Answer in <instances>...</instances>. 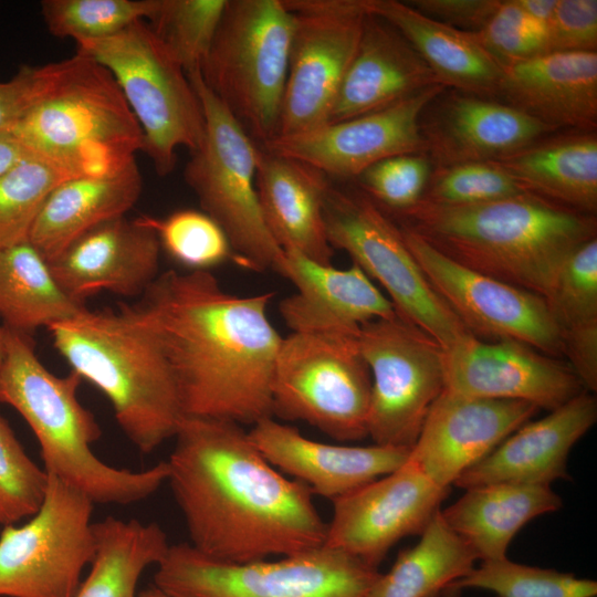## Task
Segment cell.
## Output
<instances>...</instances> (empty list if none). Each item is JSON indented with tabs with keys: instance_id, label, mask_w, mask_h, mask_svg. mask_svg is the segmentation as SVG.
<instances>
[{
	"instance_id": "6da1fadb",
	"label": "cell",
	"mask_w": 597,
	"mask_h": 597,
	"mask_svg": "<svg viewBox=\"0 0 597 597\" xmlns=\"http://www.w3.org/2000/svg\"><path fill=\"white\" fill-rule=\"evenodd\" d=\"M174 438L166 482L196 551L241 564L324 545L311 490L268 462L241 425L185 417Z\"/></svg>"
},
{
	"instance_id": "7a4b0ae2",
	"label": "cell",
	"mask_w": 597,
	"mask_h": 597,
	"mask_svg": "<svg viewBox=\"0 0 597 597\" xmlns=\"http://www.w3.org/2000/svg\"><path fill=\"white\" fill-rule=\"evenodd\" d=\"M272 297L231 294L209 271L169 270L128 304L164 354L185 417L241 426L272 417L282 341L268 316Z\"/></svg>"
},
{
	"instance_id": "3957f363",
	"label": "cell",
	"mask_w": 597,
	"mask_h": 597,
	"mask_svg": "<svg viewBox=\"0 0 597 597\" xmlns=\"http://www.w3.org/2000/svg\"><path fill=\"white\" fill-rule=\"evenodd\" d=\"M394 214L454 262L542 297L568 254L597 237L596 216L531 192L473 206L420 199Z\"/></svg>"
},
{
	"instance_id": "277c9868",
	"label": "cell",
	"mask_w": 597,
	"mask_h": 597,
	"mask_svg": "<svg viewBox=\"0 0 597 597\" xmlns=\"http://www.w3.org/2000/svg\"><path fill=\"white\" fill-rule=\"evenodd\" d=\"M0 402L13 408L32 430L43 470L94 504L129 505L154 494L166 481V461L134 471L102 461L92 444L102 436L94 415L78 400L82 378L57 376L35 353L31 334L4 327Z\"/></svg>"
},
{
	"instance_id": "5b68a950",
	"label": "cell",
	"mask_w": 597,
	"mask_h": 597,
	"mask_svg": "<svg viewBox=\"0 0 597 597\" xmlns=\"http://www.w3.org/2000/svg\"><path fill=\"white\" fill-rule=\"evenodd\" d=\"M48 331L71 370L107 398L138 451L150 453L175 437L185 418L175 378L128 304L119 303L117 311L86 307Z\"/></svg>"
},
{
	"instance_id": "8992f818",
	"label": "cell",
	"mask_w": 597,
	"mask_h": 597,
	"mask_svg": "<svg viewBox=\"0 0 597 597\" xmlns=\"http://www.w3.org/2000/svg\"><path fill=\"white\" fill-rule=\"evenodd\" d=\"M8 133L33 156L75 176L115 172L143 149V133L116 80L88 54L59 62L56 76Z\"/></svg>"
},
{
	"instance_id": "52a82bcc",
	"label": "cell",
	"mask_w": 597,
	"mask_h": 597,
	"mask_svg": "<svg viewBox=\"0 0 597 597\" xmlns=\"http://www.w3.org/2000/svg\"><path fill=\"white\" fill-rule=\"evenodd\" d=\"M292 32L293 14L283 0H227L199 71L261 144L277 133Z\"/></svg>"
},
{
	"instance_id": "ba28073f",
	"label": "cell",
	"mask_w": 597,
	"mask_h": 597,
	"mask_svg": "<svg viewBox=\"0 0 597 597\" xmlns=\"http://www.w3.org/2000/svg\"><path fill=\"white\" fill-rule=\"evenodd\" d=\"M77 49L106 67L116 80L143 133V151L165 177L177 163V149L197 150L205 136L200 100L181 65L146 21Z\"/></svg>"
},
{
	"instance_id": "9c48e42d",
	"label": "cell",
	"mask_w": 597,
	"mask_h": 597,
	"mask_svg": "<svg viewBox=\"0 0 597 597\" xmlns=\"http://www.w3.org/2000/svg\"><path fill=\"white\" fill-rule=\"evenodd\" d=\"M380 573L326 545L276 561L224 563L188 542L169 545L153 586L168 597H369Z\"/></svg>"
},
{
	"instance_id": "30bf717a",
	"label": "cell",
	"mask_w": 597,
	"mask_h": 597,
	"mask_svg": "<svg viewBox=\"0 0 597 597\" xmlns=\"http://www.w3.org/2000/svg\"><path fill=\"white\" fill-rule=\"evenodd\" d=\"M187 75L200 100L206 130L185 167V180L197 196L201 211L227 234L235 263L254 271H275L283 250L270 233L259 203V147L207 86L200 72Z\"/></svg>"
},
{
	"instance_id": "8fae6325",
	"label": "cell",
	"mask_w": 597,
	"mask_h": 597,
	"mask_svg": "<svg viewBox=\"0 0 597 597\" xmlns=\"http://www.w3.org/2000/svg\"><path fill=\"white\" fill-rule=\"evenodd\" d=\"M324 221L331 247L380 284L401 320L442 349L471 335L426 280L399 226L364 190L331 185Z\"/></svg>"
},
{
	"instance_id": "7c38bea8",
	"label": "cell",
	"mask_w": 597,
	"mask_h": 597,
	"mask_svg": "<svg viewBox=\"0 0 597 597\" xmlns=\"http://www.w3.org/2000/svg\"><path fill=\"white\" fill-rule=\"evenodd\" d=\"M358 336L282 337L272 378V417L304 421L338 441L368 437L371 377Z\"/></svg>"
},
{
	"instance_id": "4fadbf2b",
	"label": "cell",
	"mask_w": 597,
	"mask_h": 597,
	"mask_svg": "<svg viewBox=\"0 0 597 597\" xmlns=\"http://www.w3.org/2000/svg\"><path fill=\"white\" fill-rule=\"evenodd\" d=\"M93 509L86 495L48 474L38 512L0 532V597H75L96 555Z\"/></svg>"
},
{
	"instance_id": "5bb4252c",
	"label": "cell",
	"mask_w": 597,
	"mask_h": 597,
	"mask_svg": "<svg viewBox=\"0 0 597 597\" xmlns=\"http://www.w3.org/2000/svg\"><path fill=\"white\" fill-rule=\"evenodd\" d=\"M358 345L371 377L368 437L411 450L444 390L442 348L398 315L362 325Z\"/></svg>"
},
{
	"instance_id": "9a60e30c",
	"label": "cell",
	"mask_w": 597,
	"mask_h": 597,
	"mask_svg": "<svg viewBox=\"0 0 597 597\" xmlns=\"http://www.w3.org/2000/svg\"><path fill=\"white\" fill-rule=\"evenodd\" d=\"M283 2L293 14V32L275 136L307 132L329 122L368 14L363 0Z\"/></svg>"
},
{
	"instance_id": "2e32d148",
	"label": "cell",
	"mask_w": 597,
	"mask_h": 597,
	"mask_svg": "<svg viewBox=\"0 0 597 597\" xmlns=\"http://www.w3.org/2000/svg\"><path fill=\"white\" fill-rule=\"evenodd\" d=\"M398 226L426 280L471 335L490 342L513 339L555 358L564 356L542 296L465 268Z\"/></svg>"
},
{
	"instance_id": "e0dca14e",
	"label": "cell",
	"mask_w": 597,
	"mask_h": 597,
	"mask_svg": "<svg viewBox=\"0 0 597 597\" xmlns=\"http://www.w3.org/2000/svg\"><path fill=\"white\" fill-rule=\"evenodd\" d=\"M449 492L407 459L397 470L333 501L324 545L378 568L396 543L422 534Z\"/></svg>"
},
{
	"instance_id": "ac0fdd59",
	"label": "cell",
	"mask_w": 597,
	"mask_h": 597,
	"mask_svg": "<svg viewBox=\"0 0 597 597\" xmlns=\"http://www.w3.org/2000/svg\"><path fill=\"white\" fill-rule=\"evenodd\" d=\"M444 90L443 85H433L371 113L294 135L275 136L261 148L307 164L326 176L357 179L383 159L425 153L420 118Z\"/></svg>"
},
{
	"instance_id": "d6986e66",
	"label": "cell",
	"mask_w": 597,
	"mask_h": 597,
	"mask_svg": "<svg viewBox=\"0 0 597 597\" xmlns=\"http://www.w3.org/2000/svg\"><path fill=\"white\" fill-rule=\"evenodd\" d=\"M444 389L465 397L521 400L552 411L584 389L569 365L513 339L469 335L442 349Z\"/></svg>"
},
{
	"instance_id": "ffe728a7",
	"label": "cell",
	"mask_w": 597,
	"mask_h": 597,
	"mask_svg": "<svg viewBox=\"0 0 597 597\" xmlns=\"http://www.w3.org/2000/svg\"><path fill=\"white\" fill-rule=\"evenodd\" d=\"M538 411L521 400L465 397L443 390L425 419L408 461L450 488Z\"/></svg>"
},
{
	"instance_id": "44dd1931",
	"label": "cell",
	"mask_w": 597,
	"mask_h": 597,
	"mask_svg": "<svg viewBox=\"0 0 597 597\" xmlns=\"http://www.w3.org/2000/svg\"><path fill=\"white\" fill-rule=\"evenodd\" d=\"M556 130L503 101L450 88L420 118L425 154L433 167L498 160Z\"/></svg>"
},
{
	"instance_id": "7402d4cb",
	"label": "cell",
	"mask_w": 597,
	"mask_h": 597,
	"mask_svg": "<svg viewBox=\"0 0 597 597\" xmlns=\"http://www.w3.org/2000/svg\"><path fill=\"white\" fill-rule=\"evenodd\" d=\"M160 243L148 216L104 222L49 262L60 287L73 300L107 291L142 296L159 275Z\"/></svg>"
},
{
	"instance_id": "603a6c76",
	"label": "cell",
	"mask_w": 597,
	"mask_h": 597,
	"mask_svg": "<svg viewBox=\"0 0 597 597\" xmlns=\"http://www.w3.org/2000/svg\"><path fill=\"white\" fill-rule=\"evenodd\" d=\"M275 272L296 287L279 305L292 333L358 336L362 325L397 315L390 300L355 263L337 269L283 250Z\"/></svg>"
},
{
	"instance_id": "cb8c5ba5",
	"label": "cell",
	"mask_w": 597,
	"mask_h": 597,
	"mask_svg": "<svg viewBox=\"0 0 597 597\" xmlns=\"http://www.w3.org/2000/svg\"><path fill=\"white\" fill-rule=\"evenodd\" d=\"M252 443L275 469L332 502L406 463L410 450L390 446H342L304 437L272 417L248 431Z\"/></svg>"
},
{
	"instance_id": "d4e9b609",
	"label": "cell",
	"mask_w": 597,
	"mask_h": 597,
	"mask_svg": "<svg viewBox=\"0 0 597 597\" xmlns=\"http://www.w3.org/2000/svg\"><path fill=\"white\" fill-rule=\"evenodd\" d=\"M596 421L597 400L583 390L547 416L525 422L453 485L464 490L493 483L549 485L568 479V454Z\"/></svg>"
},
{
	"instance_id": "484cf974",
	"label": "cell",
	"mask_w": 597,
	"mask_h": 597,
	"mask_svg": "<svg viewBox=\"0 0 597 597\" xmlns=\"http://www.w3.org/2000/svg\"><path fill=\"white\" fill-rule=\"evenodd\" d=\"M499 97L557 130H596L597 52H549L505 64Z\"/></svg>"
},
{
	"instance_id": "4316f807",
	"label": "cell",
	"mask_w": 597,
	"mask_h": 597,
	"mask_svg": "<svg viewBox=\"0 0 597 597\" xmlns=\"http://www.w3.org/2000/svg\"><path fill=\"white\" fill-rule=\"evenodd\" d=\"M433 85L442 84L411 43L368 13L328 123L385 108Z\"/></svg>"
},
{
	"instance_id": "83f0119b",
	"label": "cell",
	"mask_w": 597,
	"mask_h": 597,
	"mask_svg": "<svg viewBox=\"0 0 597 597\" xmlns=\"http://www.w3.org/2000/svg\"><path fill=\"white\" fill-rule=\"evenodd\" d=\"M255 186L264 222L284 251L332 264L325 229L326 175L302 161L259 147Z\"/></svg>"
},
{
	"instance_id": "f1b7e54d",
	"label": "cell",
	"mask_w": 597,
	"mask_h": 597,
	"mask_svg": "<svg viewBox=\"0 0 597 597\" xmlns=\"http://www.w3.org/2000/svg\"><path fill=\"white\" fill-rule=\"evenodd\" d=\"M366 11L394 25L416 49L440 84L483 97H499L503 65L469 31L434 20L407 1L363 0Z\"/></svg>"
},
{
	"instance_id": "f546056e",
	"label": "cell",
	"mask_w": 597,
	"mask_h": 597,
	"mask_svg": "<svg viewBox=\"0 0 597 597\" xmlns=\"http://www.w3.org/2000/svg\"><path fill=\"white\" fill-rule=\"evenodd\" d=\"M142 187L135 159L112 174L70 178L45 199L29 242L49 263L84 233L124 217L138 201Z\"/></svg>"
},
{
	"instance_id": "4dcf8cb0",
	"label": "cell",
	"mask_w": 597,
	"mask_h": 597,
	"mask_svg": "<svg viewBox=\"0 0 597 597\" xmlns=\"http://www.w3.org/2000/svg\"><path fill=\"white\" fill-rule=\"evenodd\" d=\"M523 188L565 208L596 216L597 134H552L498 160Z\"/></svg>"
},
{
	"instance_id": "1f68e13d",
	"label": "cell",
	"mask_w": 597,
	"mask_h": 597,
	"mask_svg": "<svg viewBox=\"0 0 597 597\" xmlns=\"http://www.w3.org/2000/svg\"><path fill=\"white\" fill-rule=\"evenodd\" d=\"M562 505L549 485L493 483L467 489L440 513L483 562L505 558L510 542L526 523Z\"/></svg>"
},
{
	"instance_id": "d6a6232c",
	"label": "cell",
	"mask_w": 597,
	"mask_h": 597,
	"mask_svg": "<svg viewBox=\"0 0 597 597\" xmlns=\"http://www.w3.org/2000/svg\"><path fill=\"white\" fill-rule=\"evenodd\" d=\"M85 308L60 287L48 261L29 241L0 250V317L4 327L31 334Z\"/></svg>"
},
{
	"instance_id": "836d02e7",
	"label": "cell",
	"mask_w": 597,
	"mask_h": 597,
	"mask_svg": "<svg viewBox=\"0 0 597 597\" xmlns=\"http://www.w3.org/2000/svg\"><path fill=\"white\" fill-rule=\"evenodd\" d=\"M96 555L75 597H137L143 573L163 558L167 535L156 523L106 516L95 522Z\"/></svg>"
},
{
	"instance_id": "e575fe53",
	"label": "cell",
	"mask_w": 597,
	"mask_h": 597,
	"mask_svg": "<svg viewBox=\"0 0 597 597\" xmlns=\"http://www.w3.org/2000/svg\"><path fill=\"white\" fill-rule=\"evenodd\" d=\"M440 511L419 542L402 549L391 568L380 573L369 597H440L475 567V553L449 527Z\"/></svg>"
},
{
	"instance_id": "d590c367",
	"label": "cell",
	"mask_w": 597,
	"mask_h": 597,
	"mask_svg": "<svg viewBox=\"0 0 597 597\" xmlns=\"http://www.w3.org/2000/svg\"><path fill=\"white\" fill-rule=\"evenodd\" d=\"M559 332L564 355L597 352V237L573 250L543 297Z\"/></svg>"
},
{
	"instance_id": "8d00e7d4",
	"label": "cell",
	"mask_w": 597,
	"mask_h": 597,
	"mask_svg": "<svg viewBox=\"0 0 597 597\" xmlns=\"http://www.w3.org/2000/svg\"><path fill=\"white\" fill-rule=\"evenodd\" d=\"M77 177L52 160L29 156L0 175V250L29 241L33 223L51 191Z\"/></svg>"
},
{
	"instance_id": "74e56055",
	"label": "cell",
	"mask_w": 597,
	"mask_h": 597,
	"mask_svg": "<svg viewBox=\"0 0 597 597\" xmlns=\"http://www.w3.org/2000/svg\"><path fill=\"white\" fill-rule=\"evenodd\" d=\"M227 0H158L148 23L185 72L200 71Z\"/></svg>"
},
{
	"instance_id": "f35d334b",
	"label": "cell",
	"mask_w": 597,
	"mask_h": 597,
	"mask_svg": "<svg viewBox=\"0 0 597 597\" xmlns=\"http://www.w3.org/2000/svg\"><path fill=\"white\" fill-rule=\"evenodd\" d=\"M463 588L484 589L498 597H596L597 583L551 568L519 564L507 557L483 561L451 591Z\"/></svg>"
},
{
	"instance_id": "ab89813d",
	"label": "cell",
	"mask_w": 597,
	"mask_h": 597,
	"mask_svg": "<svg viewBox=\"0 0 597 597\" xmlns=\"http://www.w3.org/2000/svg\"><path fill=\"white\" fill-rule=\"evenodd\" d=\"M158 0H43L48 31L77 41L104 39L134 22L148 20Z\"/></svg>"
},
{
	"instance_id": "60d3db41",
	"label": "cell",
	"mask_w": 597,
	"mask_h": 597,
	"mask_svg": "<svg viewBox=\"0 0 597 597\" xmlns=\"http://www.w3.org/2000/svg\"><path fill=\"white\" fill-rule=\"evenodd\" d=\"M160 248L189 271H209L235 256L221 227L203 211L177 210L165 219L149 217Z\"/></svg>"
},
{
	"instance_id": "b9f144b4",
	"label": "cell",
	"mask_w": 597,
	"mask_h": 597,
	"mask_svg": "<svg viewBox=\"0 0 597 597\" xmlns=\"http://www.w3.org/2000/svg\"><path fill=\"white\" fill-rule=\"evenodd\" d=\"M527 192L493 161L433 167L421 199L444 206H473Z\"/></svg>"
},
{
	"instance_id": "7bdbcfd3",
	"label": "cell",
	"mask_w": 597,
	"mask_h": 597,
	"mask_svg": "<svg viewBox=\"0 0 597 597\" xmlns=\"http://www.w3.org/2000/svg\"><path fill=\"white\" fill-rule=\"evenodd\" d=\"M48 474L27 453L0 415V525L25 521L42 505Z\"/></svg>"
},
{
	"instance_id": "ee69618b",
	"label": "cell",
	"mask_w": 597,
	"mask_h": 597,
	"mask_svg": "<svg viewBox=\"0 0 597 597\" xmlns=\"http://www.w3.org/2000/svg\"><path fill=\"white\" fill-rule=\"evenodd\" d=\"M432 170L425 153L402 154L374 164L356 180L383 209L398 213L422 198Z\"/></svg>"
},
{
	"instance_id": "f6af8a7d",
	"label": "cell",
	"mask_w": 597,
	"mask_h": 597,
	"mask_svg": "<svg viewBox=\"0 0 597 597\" xmlns=\"http://www.w3.org/2000/svg\"><path fill=\"white\" fill-rule=\"evenodd\" d=\"M471 33L502 65L547 53L545 29L516 0H500L489 21Z\"/></svg>"
},
{
	"instance_id": "bcb514c9",
	"label": "cell",
	"mask_w": 597,
	"mask_h": 597,
	"mask_svg": "<svg viewBox=\"0 0 597 597\" xmlns=\"http://www.w3.org/2000/svg\"><path fill=\"white\" fill-rule=\"evenodd\" d=\"M549 52H597V1L557 0L546 25Z\"/></svg>"
},
{
	"instance_id": "7dc6e473",
	"label": "cell",
	"mask_w": 597,
	"mask_h": 597,
	"mask_svg": "<svg viewBox=\"0 0 597 597\" xmlns=\"http://www.w3.org/2000/svg\"><path fill=\"white\" fill-rule=\"evenodd\" d=\"M59 62L22 65L15 75L0 82V133L10 132L53 83Z\"/></svg>"
},
{
	"instance_id": "c3c4849f",
	"label": "cell",
	"mask_w": 597,
	"mask_h": 597,
	"mask_svg": "<svg viewBox=\"0 0 597 597\" xmlns=\"http://www.w3.org/2000/svg\"><path fill=\"white\" fill-rule=\"evenodd\" d=\"M500 0H411L421 13L469 32L479 31L492 17Z\"/></svg>"
},
{
	"instance_id": "681fc988",
	"label": "cell",
	"mask_w": 597,
	"mask_h": 597,
	"mask_svg": "<svg viewBox=\"0 0 597 597\" xmlns=\"http://www.w3.org/2000/svg\"><path fill=\"white\" fill-rule=\"evenodd\" d=\"M29 156L33 155L11 133H0V175Z\"/></svg>"
},
{
	"instance_id": "f907efd6",
	"label": "cell",
	"mask_w": 597,
	"mask_h": 597,
	"mask_svg": "<svg viewBox=\"0 0 597 597\" xmlns=\"http://www.w3.org/2000/svg\"><path fill=\"white\" fill-rule=\"evenodd\" d=\"M516 3L532 20L546 29L557 0H516Z\"/></svg>"
},
{
	"instance_id": "816d5d0a",
	"label": "cell",
	"mask_w": 597,
	"mask_h": 597,
	"mask_svg": "<svg viewBox=\"0 0 597 597\" xmlns=\"http://www.w3.org/2000/svg\"><path fill=\"white\" fill-rule=\"evenodd\" d=\"M137 597H168L166 594H164L161 590L156 588L155 586H150L146 589H143L140 593H138Z\"/></svg>"
},
{
	"instance_id": "f5cc1de1",
	"label": "cell",
	"mask_w": 597,
	"mask_h": 597,
	"mask_svg": "<svg viewBox=\"0 0 597 597\" xmlns=\"http://www.w3.org/2000/svg\"><path fill=\"white\" fill-rule=\"evenodd\" d=\"M4 347H6V333H4L3 326L1 325L0 326V364L3 358Z\"/></svg>"
}]
</instances>
